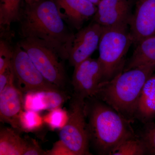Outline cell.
Wrapping results in <instances>:
<instances>
[{
    "label": "cell",
    "instance_id": "1",
    "mask_svg": "<svg viewBox=\"0 0 155 155\" xmlns=\"http://www.w3.org/2000/svg\"><path fill=\"white\" fill-rule=\"evenodd\" d=\"M19 33L22 38L41 40L58 50L68 60L74 35L61 17L54 0H40L26 4L21 10Z\"/></svg>",
    "mask_w": 155,
    "mask_h": 155
},
{
    "label": "cell",
    "instance_id": "2",
    "mask_svg": "<svg viewBox=\"0 0 155 155\" xmlns=\"http://www.w3.org/2000/svg\"><path fill=\"white\" fill-rule=\"evenodd\" d=\"M90 141L98 153L110 155L118 145L135 136L130 121L98 99L85 100Z\"/></svg>",
    "mask_w": 155,
    "mask_h": 155
},
{
    "label": "cell",
    "instance_id": "3",
    "mask_svg": "<svg viewBox=\"0 0 155 155\" xmlns=\"http://www.w3.org/2000/svg\"><path fill=\"white\" fill-rule=\"evenodd\" d=\"M155 71V65H147L123 71L103 83L95 97L133 122L142 90Z\"/></svg>",
    "mask_w": 155,
    "mask_h": 155
},
{
    "label": "cell",
    "instance_id": "4",
    "mask_svg": "<svg viewBox=\"0 0 155 155\" xmlns=\"http://www.w3.org/2000/svg\"><path fill=\"white\" fill-rule=\"evenodd\" d=\"M133 44L129 26L104 27L98 48L103 83L123 72L127 52Z\"/></svg>",
    "mask_w": 155,
    "mask_h": 155
},
{
    "label": "cell",
    "instance_id": "5",
    "mask_svg": "<svg viewBox=\"0 0 155 155\" xmlns=\"http://www.w3.org/2000/svg\"><path fill=\"white\" fill-rule=\"evenodd\" d=\"M17 44L25 50L36 68L50 82L64 91L68 82L64 61L55 48L38 39L22 38Z\"/></svg>",
    "mask_w": 155,
    "mask_h": 155
},
{
    "label": "cell",
    "instance_id": "6",
    "mask_svg": "<svg viewBox=\"0 0 155 155\" xmlns=\"http://www.w3.org/2000/svg\"><path fill=\"white\" fill-rule=\"evenodd\" d=\"M85 105V100L72 95L68 120L59 133L60 141L72 155L91 154Z\"/></svg>",
    "mask_w": 155,
    "mask_h": 155
},
{
    "label": "cell",
    "instance_id": "7",
    "mask_svg": "<svg viewBox=\"0 0 155 155\" xmlns=\"http://www.w3.org/2000/svg\"><path fill=\"white\" fill-rule=\"evenodd\" d=\"M11 66L18 88L22 93L30 92L64 91L47 80L28 54L18 44L14 48Z\"/></svg>",
    "mask_w": 155,
    "mask_h": 155
},
{
    "label": "cell",
    "instance_id": "8",
    "mask_svg": "<svg viewBox=\"0 0 155 155\" xmlns=\"http://www.w3.org/2000/svg\"><path fill=\"white\" fill-rule=\"evenodd\" d=\"M74 67L73 95L84 100L95 97L103 83L102 70L98 58L90 57Z\"/></svg>",
    "mask_w": 155,
    "mask_h": 155
},
{
    "label": "cell",
    "instance_id": "9",
    "mask_svg": "<svg viewBox=\"0 0 155 155\" xmlns=\"http://www.w3.org/2000/svg\"><path fill=\"white\" fill-rule=\"evenodd\" d=\"M104 29L102 26L92 21L75 34L68 60L71 66L75 67L91 57L98 48Z\"/></svg>",
    "mask_w": 155,
    "mask_h": 155
},
{
    "label": "cell",
    "instance_id": "10",
    "mask_svg": "<svg viewBox=\"0 0 155 155\" xmlns=\"http://www.w3.org/2000/svg\"><path fill=\"white\" fill-rule=\"evenodd\" d=\"M134 0H101L93 21L104 28L128 26Z\"/></svg>",
    "mask_w": 155,
    "mask_h": 155
},
{
    "label": "cell",
    "instance_id": "11",
    "mask_svg": "<svg viewBox=\"0 0 155 155\" xmlns=\"http://www.w3.org/2000/svg\"><path fill=\"white\" fill-rule=\"evenodd\" d=\"M129 24V31L136 45L155 35V0H138Z\"/></svg>",
    "mask_w": 155,
    "mask_h": 155
},
{
    "label": "cell",
    "instance_id": "12",
    "mask_svg": "<svg viewBox=\"0 0 155 155\" xmlns=\"http://www.w3.org/2000/svg\"><path fill=\"white\" fill-rule=\"evenodd\" d=\"M24 109L22 93L16 86L14 81L0 92L1 122L11 125L18 132H22L20 116Z\"/></svg>",
    "mask_w": 155,
    "mask_h": 155
},
{
    "label": "cell",
    "instance_id": "13",
    "mask_svg": "<svg viewBox=\"0 0 155 155\" xmlns=\"http://www.w3.org/2000/svg\"><path fill=\"white\" fill-rule=\"evenodd\" d=\"M61 17L68 25L79 30L84 23L93 18L97 6L88 0H54Z\"/></svg>",
    "mask_w": 155,
    "mask_h": 155
},
{
    "label": "cell",
    "instance_id": "14",
    "mask_svg": "<svg viewBox=\"0 0 155 155\" xmlns=\"http://www.w3.org/2000/svg\"><path fill=\"white\" fill-rule=\"evenodd\" d=\"M35 140L29 137L22 138L13 128L1 127L0 155H25Z\"/></svg>",
    "mask_w": 155,
    "mask_h": 155
},
{
    "label": "cell",
    "instance_id": "15",
    "mask_svg": "<svg viewBox=\"0 0 155 155\" xmlns=\"http://www.w3.org/2000/svg\"><path fill=\"white\" fill-rule=\"evenodd\" d=\"M135 118L146 124L155 118V75L145 83L137 106Z\"/></svg>",
    "mask_w": 155,
    "mask_h": 155
},
{
    "label": "cell",
    "instance_id": "16",
    "mask_svg": "<svg viewBox=\"0 0 155 155\" xmlns=\"http://www.w3.org/2000/svg\"><path fill=\"white\" fill-rule=\"evenodd\" d=\"M123 71L147 65H155V35L139 42Z\"/></svg>",
    "mask_w": 155,
    "mask_h": 155
},
{
    "label": "cell",
    "instance_id": "17",
    "mask_svg": "<svg viewBox=\"0 0 155 155\" xmlns=\"http://www.w3.org/2000/svg\"><path fill=\"white\" fill-rule=\"evenodd\" d=\"M22 0H1L0 28L1 35H8L12 23L19 22Z\"/></svg>",
    "mask_w": 155,
    "mask_h": 155
},
{
    "label": "cell",
    "instance_id": "18",
    "mask_svg": "<svg viewBox=\"0 0 155 155\" xmlns=\"http://www.w3.org/2000/svg\"><path fill=\"white\" fill-rule=\"evenodd\" d=\"M110 155H147V150L140 137L135 135L121 142L114 149Z\"/></svg>",
    "mask_w": 155,
    "mask_h": 155
},
{
    "label": "cell",
    "instance_id": "19",
    "mask_svg": "<svg viewBox=\"0 0 155 155\" xmlns=\"http://www.w3.org/2000/svg\"><path fill=\"white\" fill-rule=\"evenodd\" d=\"M20 122L23 131H31L40 128L43 124V119L37 111H22Z\"/></svg>",
    "mask_w": 155,
    "mask_h": 155
},
{
    "label": "cell",
    "instance_id": "20",
    "mask_svg": "<svg viewBox=\"0 0 155 155\" xmlns=\"http://www.w3.org/2000/svg\"><path fill=\"white\" fill-rule=\"evenodd\" d=\"M68 119V114L60 108L51 110L43 119L45 122L52 129L62 128L66 125Z\"/></svg>",
    "mask_w": 155,
    "mask_h": 155
},
{
    "label": "cell",
    "instance_id": "21",
    "mask_svg": "<svg viewBox=\"0 0 155 155\" xmlns=\"http://www.w3.org/2000/svg\"><path fill=\"white\" fill-rule=\"evenodd\" d=\"M14 48L9 42V37H1L0 41V72L10 67L14 54Z\"/></svg>",
    "mask_w": 155,
    "mask_h": 155
},
{
    "label": "cell",
    "instance_id": "22",
    "mask_svg": "<svg viewBox=\"0 0 155 155\" xmlns=\"http://www.w3.org/2000/svg\"><path fill=\"white\" fill-rule=\"evenodd\" d=\"M145 124L140 137L146 148L147 154L155 155V123L151 122Z\"/></svg>",
    "mask_w": 155,
    "mask_h": 155
},
{
    "label": "cell",
    "instance_id": "23",
    "mask_svg": "<svg viewBox=\"0 0 155 155\" xmlns=\"http://www.w3.org/2000/svg\"><path fill=\"white\" fill-rule=\"evenodd\" d=\"M14 81V75L12 66L0 72V92L2 91L7 85Z\"/></svg>",
    "mask_w": 155,
    "mask_h": 155
},
{
    "label": "cell",
    "instance_id": "24",
    "mask_svg": "<svg viewBox=\"0 0 155 155\" xmlns=\"http://www.w3.org/2000/svg\"><path fill=\"white\" fill-rule=\"evenodd\" d=\"M47 155H72L69 150L60 140L54 145L51 150L47 152Z\"/></svg>",
    "mask_w": 155,
    "mask_h": 155
},
{
    "label": "cell",
    "instance_id": "25",
    "mask_svg": "<svg viewBox=\"0 0 155 155\" xmlns=\"http://www.w3.org/2000/svg\"><path fill=\"white\" fill-rule=\"evenodd\" d=\"M25 1V4L27 5H31L34 3H35L38 2L40 0H24Z\"/></svg>",
    "mask_w": 155,
    "mask_h": 155
}]
</instances>
